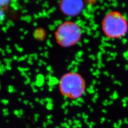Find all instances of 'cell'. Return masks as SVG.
Masks as SVG:
<instances>
[{"mask_svg": "<svg viewBox=\"0 0 128 128\" xmlns=\"http://www.w3.org/2000/svg\"><path fill=\"white\" fill-rule=\"evenodd\" d=\"M101 28L107 38L121 39L128 33V20L121 12L112 10L104 16L101 22Z\"/></svg>", "mask_w": 128, "mask_h": 128, "instance_id": "cell-1", "label": "cell"}, {"mask_svg": "<svg viewBox=\"0 0 128 128\" xmlns=\"http://www.w3.org/2000/svg\"><path fill=\"white\" fill-rule=\"evenodd\" d=\"M60 92L63 97L76 100L85 94L86 84L85 79L76 72H68L62 76L58 83Z\"/></svg>", "mask_w": 128, "mask_h": 128, "instance_id": "cell-2", "label": "cell"}, {"mask_svg": "<svg viewBox=\"0 0 128 128\" xmlns=\"http://www.w3.org/2000/svg\"><path fill=\"white\" fill-rule=\"evenodd\" d=\"M82 30L78 24L67 20L61 23L54 32V38L58 44L62 48L75 46L81 41Z\"/></svg>", "mask_w": 128, "mask_h": 128, "instance_id": "cell-3", "label": "cell"}, {"mask_svg": "<svg viewBox=\"0 0 128 128\" xmlns=\"http://www.w3.org/2000/svg\"><path fill=\"white\" fill-rule=\"evenodd\" d=\"M59 9L62 12L68 16L81 14L83 9V0H59Z\"/></svg>", "mask_w": 128, "mask_h": 128, "instance_id": "cell-4", "label": "cell"}, {"mask_svg": "<svg viewBox=\"0 0 128 128\" xmlns=\"http://www.w3.org/2000/svg\"><path fill=\"white\" fill-rule=\"evenodd\" d=\"M10 0H0V6H4L8 5Z\"/></svg>", "mask_w": 128, "mask_h": 128, "instance_id": "cell-5", "label": "cell"}]
</instances>
